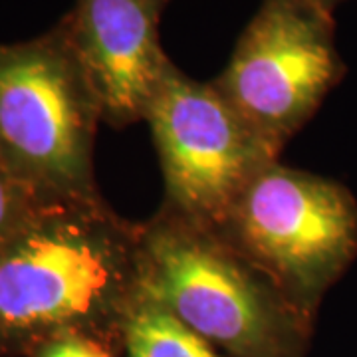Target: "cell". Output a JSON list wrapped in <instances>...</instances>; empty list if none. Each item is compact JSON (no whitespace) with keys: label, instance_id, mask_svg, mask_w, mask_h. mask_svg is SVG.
Instances as JSON below:
<instances>
[{"label":"cell","instance_id":"cell-8","mask_svg":"<svg viewBox=\"0 0 357 357\" xmlns=\"http://www.w3.org/2000/svg\"><path fill=\"white\" fill-rule=\"evenodd\" d=\"M126 357H225L145 290L123 321Z\"/></svg>","mask_w":357,"mask_h":357},{"label":"cell","instance_id":"cell-9","mask_svg":"<svg viewBox=\"0 0 357 357\" xmlns=\"http://www.w3.org/2000/svg\"><path fill=\"white\" fill-rule=\"evenodd\" d=\"M40 201L0 163V246L22 225Z\"/></svg>","mask_w":357,"mask_h":357},{"label":"cell","instance_id":"cell-3","mask_svg":"<svg viewBox=\"0 0 357 357\" xmlns=\"http://www.w3.org/2000/svg\"><path fill=\"white\" fill-rule=\"evenodd\" d=\"M100 103L62 18L0 44V163L38 201L102 197L93 173Z\"/></svg>","mask_w":357,"mask_h":357},{"label":"cell","instance_id":"cell-2","mask_svg":"<svg viewBox=\"0 0 357 357\" xmlns=\"http://www.w3.org/2000/svg\"><path fill=\"white\" fill-rule=\"evenodd\" d=\"M143 290L232 357H294L307 316L218 232L159 208L139 225Z\"/></svg>","mask_w":357,"mask_h":357},{"label":"cell","instance_id":"cell-5","mask_svg":"<svg viewBox=\"0 0 357 357\" xmlns=\"http://www.w3.org/2000/svg\"><path fill=\"white\" fill-rule=\"evenodd\" d=\"M165 181L163 211L218 230L246 189L280 153L262 139L213 82L177 66L145 119Z\"/></svg>","mask_w":357,"mask_h":357},{"label":"cell","instance_id":"cell-1","mask_svg":"<svg viewBox=\"0 0 357 357\" xmlns=\"http://www.w3.org/2000/svg\"><path fill=\"white\" fill-rule=\"evenodd\" d=\"M141 294L139 225L102 197L40 201L0 246V351L74 333L123 340Z\"/></svg>","mask_w":357,"mask_h":357},{"label":"cell","instance_id":"cell-10","mask_svg":"<svg viewBox=\"0 0 357 357\" xmlns=\"http://www.w3.org/2000/svg\"><path fill=\"white\" fill-rule=\"evenodd\" d=\"M109 337L98 335H62L48 344L40 345L36 349V357H114ZM123 342V340H119Z\"/></svg>","mask_w":357,"mask_h":357},{"label":"cell","instance_id":"cell-4","mask_svg":"<svg viewBox=\"0 0 357 357\" xmlns=\"http://www.w3.org/2000/svg\"><path fill=\"white\" fill-rule=\"evenodd\" d=\"M218 232L307 316L357 252V204L342 185L268 167Z\"/></svg>","mask_w":357,"mask_h":357},{"label":"cell","instance_id":"cell-11","mask_svg":"<svg viewBox=\"0 0 357 357\" xmlns=\"http://www.w3.org/2000/svg\"><path fill=\"white\" fill-rule=\"evenodd\" d=\"M314 2H318L321 8H326V10H330V13H333V8H335L337 4H342V2H345V0H314Z\"/></svg>","mask_w":357,"mask_h":357},{"label":"cell","instance_id":"cell-7","mask_svg":"<svg viewBox=\"0 0 357 357\" xmlns=\"http://www.w3.org/2000/svg\"><path fill=\"white\" fill-rule=\"evenodd\" d=\"M169 0H76L62 16L70 42L100 103L102 121H145L175 64L161 46Z\"/></svg>","mask_w":357,"mask_h":357},{"label":"cell","instance_id":"cell-6","mask_svg":"<svg viewBox=\"0 0 357 357\" xmlns=\"http://www.w3.org/2000/svg\"><path fill=\"white\" fill-rule=\"evenodd\" d=\"M342 74L330 10L314 0H260L213 84L280 153Z\"/></svg>","mask_w":357,"mask_h":357}]
</instances>
